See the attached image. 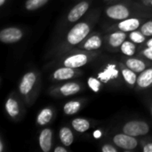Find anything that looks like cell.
<instances>
[{
	"label": "cell",
	"instance_id": "obj_1",
	"mask_svg": "<svg viewBox=\"0 0 152 152\" xmlns=\"http://www.w3.org/2000/svg\"><path fill=\"white\" fill-rule=\"evenodd\" d=\"M91 32V27L87 22H79L73 26L67 34V42L70 45L82 43Z\"/></svg>",
	"mask_w": 152,
	"mask_h": 152
},
{
	"label": "cell",
	"instance_id": "obj_2",
	"mask_svg": "<svg viewBox=\"0 0 152 152\" xmlns=\"http://www.w3.org/2000/svg\"><path fill=\"white\" fill-rule=\"evenodd\" d=\"M122 131L131 136H143L150 132V126L147 122L142 120H131L123 126Z\"/></svg>",
	"mask_w": 152,
	"mask_h": 152
},
{
	"label": "cell",
	"instance_id": "obj_3",
	"mask_svg": "<svg viewBox=\"0 0 152 152\" xmlns=\"http://www.w3.org/2000/svg\"><path fill=\"white\" fill-rule=\"evenodd\" d=\"M37 81V74L33 71L27 72L23 75L19 84V92L20 95L28 98L31 92L34 90Z\"/></svg>",
	"mask_w": 152,
	"mask_h": 152
},
{
	"label": "cell",
	"instance_id": "obj_4",
	"mask_svg": "<svg viewBox=\"0 0 152 152\" xmlns=\"http://www.w3.org/2000/svg\"><path fill=\"white\" fill-rule=\"evenodd\" d=\"M92 59V54L85 53H77L74 54H70L62 61V65L73 69H78L86 64H87Z\"/></svg>",
	"mask_w": 152,
	"mask_h": 152
},
{
	"label": "cell",
	"instance_id": "obj_5",
	"mask_svg": "<svg viewBox=\"0 0 152 152\" xmlns=\"http://www.w3.org/2000/svg\"><path fill=\"white\" fill-rule=\"evenodd\" d=\"M113 143L125 151H133L138 146V141L134 136H131L125 133L117 134L112 138Z\"/></svg>",
	"mask_w": 152,
	"mask_h": 152
},
{
	"label": "cell",
	"instance_id": "obj_6",
	"mask_svg": "<svg viewBox=\"0 0 152 152\" xmlns=\"http://www.w3.org/2000/svg\"><path fill=\"white\" fill-rule=\"evenodd\" d=\"M105 13L107 17L115 20H122L130 16V9L122 4H113L105 9Z\"/></svg>",
	"mask_w": 152,
	"mask_h": 152
},
{
	"label": "cell",
	"instance_id": "obj_7",
	"mask_svg": "<svg viewBox=\"0 0 152 152\" xmlns=\"http://www.w3.org/2000/svg\"><path fill=\"white\" fill-rule=\"evenodd\" d=\"M23 37V32L16 27H8L0 31V41L4 44H13Z\"/></svg>",
	"mask_w": 152,
	"mask_h": 152
},
{
	"label": "cell",
	"instance_id": "obj_8",
	"mask_svg": "<svg viewBox=\"0 0 152 152\" xmlns=\"http://www.w3.org/2000/svg\"><path fill=\"white\" fill-rule=\"evenodd\" d=\"M81 91V85L77 82H67L59 87H56L52 91V94L54 95L61 96H70L74 95Z\"/></svg>",
	"mask_w": 152,
	"mask_h": 152
},
{
	"label": "cell",
	"instance_id": "obj_9",
	"mask_svg": "<svg viewBox=\"0 0 152 152\" xmlns=\"http://www.w3.org/2000/svg\"><path fill=\"white\" fill-rule=\"evenodd\" d=\"M89 9V2L81 1L77 4L68 13L67 19L69 22H76L87 12Z\"/></svg>",
	"mask_w": 152,
	"mask_h": 152
},
{
	"label": "cell",
	"instance_id": "obj_10",
	"mask_svg": "<svg viewBox=\"0 0 152 152\" xmlns=\"http://www.w3.org/2000/svg\"><path fill=\"white\" fill-rule=\"evenodd\" d=\"M79 75V72L76 70V69L69 68L63 66L61 68H59L55 69L53 73V79L55 81H63V80H69Z\"/></svg>",
	"mask_w": 152,
	"mask_h": 152
},
{
	"label": "cell",
	"instance_id": "obj_11",
	"mask_svg": "<svg viewBox=\"0 0 152 152\" xmlns=\"http://www.w3.org/2000/svg\"><path fill=\"white\" fill-rule=\"evenodd\" d=\"M39 147L43 152H49L53 145V131L50 128H45L40 132L38 137Z\"/></svg>",
	"mask_w": 152,
	"mask_h": 152
},
{
	"label": "cell",
	"instance_id": "obj_12",
	"mask_svg": "<svg viewBox=\"0 0 152 152\" xmlns=\"http://www.w3.org/2000/svg\"><path fill=\"white\" fill-rule=\"evenodd\" d=\"M141 27V20L138 18H126L125 20H119L117 24V28L126 33L136 30Z\"/></svg>",
	"mask_w": 152,
	"mask_h": 152
},
{
	"label": "cell",
	"instance_id": "obj_13",
	"mask_svg": "<svg viewBox=\"0 0 152 152\" xmlns=\"http://www.w3.org/2000/svg\"><path fill=\"white\" fill-rule=\"evenodd\" d=\"M136 86L138 89H147L152 86V67L147 68L138 75Z\"/></svg>",
	"mask_w": 152,
	"mask_h": 152
},
{
	"label": "cell",
	"instance_id": "obj_14",
	"mask_svg": "<svg viewBox=\"0 0 152 152\" xmlns=\"http://www.w3.org/2000/svg\"><path fill=\"white\" fill-rule=\"evenodd\" d=\"M125 66L136 72L137 74H140L148 68V62H146L143 59L141 58L129 57L125 61Z\"/></svg>",
	"mask_w": 152,
	"mask_h": 152
},
{
	"label": "cell",
	"instance_id": "obj_15",
	"mask_svg": "<svg viewBox=\"0 0 152 152\" xmlns=\"http://www.w3.org/2000/svg\"><path fill=\"white\" fill-rule=\"evenodd\" d=\"M102 45V37L98 35H92L84 40L80 47L86 51H95L100 49Z\"/></svg>",
	"mask_w": 152,
	"mask_h": 152
},
{
	"label": "cell",
	"instance_id": "obj_16",
	"mask_svg": "<svg viewBox=\"0 0 152 152\" xmlns=\"http://www.w3.org/2000/svg\"><path fill=\"white\" fill-rule=\"evenodd\" d=\"M118 69H117L115 64H108L107 67L103 69V71H102L98 75V78L104 83L114 80L118 78Z\"/></svg>",
	"mask_w": 152,
	"mask_h": 152
},
{
	"label": "cell",
	"instance_id": "obj_17",
	"mask_svg": "<svg viewBox=\"0 0 152 152\" xmlns=\"http://www.w3.org/2000/svg\"><path fill=\"white\" fill-rule=\"evenodd\" d=\"M4 108H5L6 113L12 118H16L20 113V105H19L17 100L13 97H9L6 100L5 104H4Z\"/></svg>",
	"mask_w": 152,
	"mask_h": 152
},
{
	"label": "cell",
	"instance_id": "obj_18",
	"mask_svg": "<svg viewBox=\"0 0 152 152\" xmlns=\"http://www.w3.org/2000/svg\"><path fill=\"white\" fill-rule=\"evenodd\" d=\"M127 35L126 32H123L121 30L114 31L110 33L108 37V43L109 45L113 48H118L123 44V42L126 39Z\"/></svg>",
	"mask_w": 152,
	"mask_h": 152
},
{
	"label": "cell",
	"instance_id": "obj_19",
	"mask_svg": "<svg viewBox=\"0 0 152 152\" xmlns=\"http://www.w3.org/2000/svg\"><path fill=\"white\" fill-rule=\"evenodd\" d=\"M59 137L62 145L66 147H69L74 142V134L71 129L69 128L68 126H63L60 129Z\"/></svg>",
	"mask_w": 152,
	"mask_h": 152
},
{
	"label": "cell",
	"instance_id": "obj_20",
	"mask_svg": "<svg viewBox=\"0 0 152 152\" xmlns=\"http://www.w3.org/2000/svg\"><path fill=\"white\" fill-rule=\"evenodd\" d=\"M53 117V111L51 108L46 107L40 110L37 117V123L39 126H45L51 122Z\"/></svg>",
	"mask_w": 152,
	"mask_h": 152
},
{
	"label": "cell",
	"instance_id": "obj_21",
	"mask_svg": "<svg viewBox=\"0 0 152 152\" xmlns=\"http://www.w3.org/2000/svg\"><path fill=\"white\" fill-rule=\"evenodd\" d=\"M121 74H122L124 80L126 81V83L127 85H129L131 86H134L136 85L137 78H138V75L136 72L133 71L126 66L121 65Z\"/></svg>",
	"mask_w": 152,
	"mask_h": 152
},
{
	"label": "cell",
	"instance_id": "obj_22",
	"mask_svg": "<svg viewBox=\"0 0 152 152\" xmlns=\"http://www.w3.org/2000/svg\"><path fill=\"white\" fill-rule=\"evenodd\" d=\"M71 126L77 133H86L91 127L90 122L83 118H77L71 121Z\"/></svg>",
	"mask_w": 152,
	"mask_h": 152
},
{
	"label": "cell",
	"instance_id": "obj_23",
	"mask_svg": "<svg viewBox=\"0 0 152 152\" xmlns=\"http://www.w3.org/2000/svg\"><path fill=\"white\" fill-rule=\"evenodd\" d=\"M119 49H120V52L124 55L128 56V57H132L136 53V44L132 42L130 39H128V40L126 39L123 42V44L120 45Z\"/></svg>",
	"mask_w": 152,
	"mask_h": 152
},
{
	"label": "cell",
	"instance_id": "obj_24",
	"mask_svg": "<svg viewBox=\"0 0 152 152\" xmlns=\"http://www.w3.org/2000/svg\"><path fill=\"white\" fill-rule=\"evenodd\" d=\"M81 109V102L79 101H69L63 106V111L66 115H74Z\"/></svg>",
	"mask_w": 152,
	"mask_h": 152
},
{
	"label": "cell",
	"instance_id": "obj_25",
	"mask_svg": "<svg viewBox=\"0 0 152 152\" xmlns=\"http://www.w3.org/2000/svg\"><path fill=\"white\" fill-rule=\"evenodd\" d=\"M146 37L141 31L139 30H134L129 32L128 34V39H130L132 42H134L136 45H141L142 43H144L146 41Z\"/></svg>",
	"mask_w": 152,
	"mask_h": 152
},
{
	"label": "cell",
	"instance_id": "obj_26",
	"mask_svg": "<svg viewBox=\"0 0 152 152\" xmlns=\"http://www.w3.org/2000/svg\"><path fill=\"white\" fill-rule=\"evenodd\" d=\"M48 1L49 0H27L25 3V8L28 11H35L45 5Z\"/></svg>",
	"mask_w": 152,
	"mask_h": 152
},
{
	"label": "cell",
	"instance_id": "obj_27",
	"mask_svg": "<svg viewBox=\"0 0 152 152\" xmlns=\"http://www.w3.org/2000/svg\"><path fill=\"white\" fill-rule=\"evenodd\" d=\"M140 31L147 37H152V20L144 22L140 27Z\"/></svg>",
	"mask_w": 152,
	"mask_h": 152
},
{
	"label": "cell",
	"instance_id": "obj_28",
	"mask_svg": "<svg viewBox=\"0 0 152 152\" xmlns=\"http://www.w3.org/2000/svg\"><path fill=\"white\" fill-rule=\"evenodd\" d=\"M88 86L95 93L99 92L101 86H102V81L99 78H94V77H89L88 79Z\"/></svg>",
	"mask_w": 152,
	"mask_h": 152
},
{
	"label": "cell",
	"instance_id": "obj_29",
	"mask_svg": "<svg viewBox=\"0 0 152 152\" xmlns=\"http://www.w3.org/2000/svg\"><path fill=\"white\" fill-rule=\"evenodd\" d=\"M140 55L147 59L148 61H152V47H148L146 46L140 52Z\"/></svg>",
	"mask_w": 152,
	"mask_h": 152
},
{
	"label": "cell",
	"instance_id": "obj_30",
	"mask_svg": "<svg viewBox=\"0 0 152 152\" xmlns=\"http://www.w3.org/2000/svg\"><path fill=\"white\" fill-rule=\"evenodd\" d=\"M102 152H118V150L117 148V146L114 144H110V143H105L102 147Z\"/></svg>",
	"mask_w": 152,
	"mask_h": 152
},
{
	"label": "cell",
	"instance_id": "obj_31",
	"mask_svg": "<svg viewBox=\"0 0 152 152\" xmlns=\"http://www.w3.org/2000/svg\"><path fill=\"white\" fill-rule=\"evenodd\" d=\"M142 151L144 152H152V142L146 143V144L143 146Z\"/></svg>",
	"mask_w": 152,
	"mask_h": 152
},
{
	"label": "cell",
	"instance_id": "obj_32",
	"mask_svg": "<svg viewBox=\"0 0 152 152\" xmlns=\"http://www.w3.org/2000/svg\"><path fill=\"white\" fill-rule=\"evenodd\" d=\"M66 146H64V147H62V146H58V147H56L54 150H53V151L54 152H69V151L65 148Z\"/></svg>",
	"mask_w": 152,
	"mask_h": 152
},
{
	"label": "cell",
	"instance_id": "obj_33",
	"mask_svg": "<svg viewBox=\"0 0 152 152\" xmlns=\"http://www.w3.org/2000/svg\"><path fill=\"white\" fill-rule=\"evenodd\" d=\"M146 45V46H148V47H152V37H151V38L147 40V42H146V45Z\"/></svg>",
	"mask_w": 152,
	"mask_h": 152
},
{
	"label": "cell",
	"instance_id": "obj_34",
	"mask_svg": "<svg viewBox=\"0 0 152 152\" xmlns=\"http://www.w3.org/2000/svg\"><path fill=\"white\" fill-rule=\"evenodd\" d=\"M94 137H95V138H99V137H101V135H102V133H101L99 130H97V131H95V132H94Z\"/></svg>",
	"mask_w": 152,
	"mask_h": 152
},
{
	"label": "cell",
	"instance_id": "obj_35",
	"mask_svg": "<svg viewBox=\"0 0 152 152\" xmlns=\"http://www.w3.org/2000/svg\"><path fill=\"white\" fill-rule=\"evenodd\" d=\"M143 2H144V4H145L152 6V0H143Z\"/></svg>",
	"mask_w": 152,
	"mask_h": 152
},
{
	"label": "cell",
	"instance_id": "obj_36",
	"mask_svg": "<svg viewBox=\"0 0 152 152\" xmlns=\"http://www.w3.org/2000/svg\"><path fill=\"white\" fill-rule=\"evenodd\" d=\"M4 151V143L2 142V140L0 141V152Z\"/></svg>",
	"mask_w": 152,
	"mask_h": 152
},
{
	"label": "cell",
	"instance_id": "obj_37",
	"mask_svg": "<svg viewBox=\"0 0 152 152\" xmlns=\"http://www.w3.org/2000/svg\"><path fill=\"white\" fill-rule=\"evenodd\" d=\"M5 1H6V0H0V6H3V5L4 4Z\"/></svg>",
	"mask_w": 152,
	"mask_h": 152
},
{
	"label": "cell",
	"instance_id": "obj_38",
	"mask_svg": "<svg viewBox=\"0 0 152 152\" xmlns=\"http://www.w3.org/2000/svg\"><path fill=\"white\" fill-rule=\"evenodd\" d=\"M151 116H152V105H151Z\"/></svg>",
	"mask_w": 152,
	"mask_h": 152
}]
</instances>
